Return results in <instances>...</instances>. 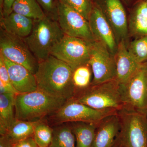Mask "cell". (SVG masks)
<instances>
[{
    "mask_svg": "<svg viewBox=\"0 0 147 147\" xmlns=\"http://www.w3.org/2000/svg\"><path fill=\"white\" fill-rule=\"evenodd\" d=\"M11 147H38L34 138L29 137L12 144Z\"/></svg>",
    "mask_w": 147,
    "mask_h": 147,
    "instance_id": "f546056e",
    "label": "cell"
},
{
    "mask_svg": "<svg viewBox=\"0 0 147 147\" xmlns=\"http://www.w3.org/2000/svg\"><path fill=\"white\" fill-rule=\"evenodd\" d=\"M54 130L48 125L40 121L37 124L34 139L38 147H49L53 140Z\"/></svg>",
    "mask_w": 147,
    "mask_h": 147,
    "instance_id": "d4e9b609",
    "label": "cell"
},
{
    "mask_svg": "<svg viewBox=\"0 0 147 147\" xmlns=\"http://www.w3.org/2000/svg\"><path fill=\"white\" fill-rule=\"evenodd\" d=\"M90 42L65 35L51 51V55L63 61L73 71L89 62Z\"/></svg>",
    "mask_w": 147,
    "mask_h": 147,
    "instance_id": "9c48e42d",
    "label": "cell"
},
{
    "mask_svg": "<svg viewBox=\"0 0 147 147\" xmlns=\"http://www.w3.org/2000/svg\"><path fill=\"white\" fill-rule=\"evenodd\" d=\"M119 110L114 109L97 110L77 102L74 98L67 100L55 114V119L60 123L83 122L98 123Z\"/></svg>",
    "mask_w": 147,
    "mask_h": 147,
    "instance_id": "30bf717a",
    "label": "cell"
},
{
    "mask_svg": "<svg viewBox=\"0 0 147 147\" xmlns=\"http://www.w3.org/2000/svg\"><path fill=\"white\" fill-rule=\"evenodd\" d=\"M112 27L118 43L126 40L129 33L125 9L120 0H94Z\"/></svg>",
    "mask_w": 147,
    "mask_h": 147,
    "instance_id": "4fadbf2b",
    "label": "cell"
},
{
    "mask_svg": "<svg viewBox=\"0 0 147 147\" xmlns=\"http://www.w3.org/2000/svg\"><path fill=\"white\" fill-rule=\"evenodd\" d=\"M59 1L82 14L88 21L94 5V0H59Z\"/></svg>",
    "mask_w": 147,
    "mask_h": 147,
    "instance_id": "4316f807",
    "label": "cell"
},
{
    "mask_svg": "<svg viewBox=\"0 0 147 147\" xmlns=\"http://www.w3.org/2000/svg\"><path fill=\"white\" fill-rule=\"evenodd\" d=\"M121 147V146H117V147Z\"/></svg>",
    "mask_w": 147,
    "mask_h": 147,
    "instance_id": "836d02e7",
    "label": "cell"
},
{
    "mask_svg": "<svg viewBox=\"0 0 147 147\" xmlns=\"http://www.w3.org/2000/svg\"><path fill=\"white\" fill-rule=\"evenodd\" d=\"M45 16L57 21L59 0H36Z\"/></svg>",
    "mask_w": 147,
    "mask_h": 147,
    "instance_id": "83f0119b",
    "label": "cell"
},
{
    "mask_svg": "<svg viewBox=\"0 0 147 147\" xmlns=\"http://www.w3.org/2000/svg\"><path fill=\"white\" fill-rule=\"evenodd\" d=\"M78 96L74 98L77 102L97 110L123 108L120 84L116 79L83 90Z\"/></svg>",
    "mask_w": 147,
    "mask_h": 147,
    "instance_id": "277c9868",
    "label": "cell"
},
{
    "mask_svg": "<svg viewBox=\"0 0 147 147\" xmlns=\"http://www.w3.org/2000/svg\"><path fill=\"white\" fill-rule=\"evenodd\" d=\"M4 1V0H0V13H1L2 11Z\"/></svg>",
    "mask_w": 147,
    "mask_h": 147,
    "instance_id": "d6a6232c",
    "label": "cell"
},
{
    "mask_svg": "<svg viewBox=\"0 0 147 147\" xmlns=\"http://www.w3.org/2000/svg\"><path fill=\"white\" fill-rule=\"evenodd\" d=\"M0 82H1L3 84H5L6 86L9 87L15 90L11 82L8 71L4 62L2 57L1 55H0Z\"/></svg>",
    "mask_w": 147,
    "mask_h": 147,
    "instance_id": "f1b7e54d",
    "label": "cell"
},
{
    "mask_svg": "<svg viewBox=\"0 0 147 147\" xmlns=\"http://www.w3.org/2000/svg\"><path fill=\"white\" fill-rule=\"evenodd\" d=\"M88 21L94 40L102 43L115 55L118 43L113 28L102 9L95 1Z\"/></svg>",
    "mask_w": 147,
    "mask_h": 147,
    "instance_id": "7c38bea8",
    "label": "cell"
},
{
    "mask_svg": "<svg viewBox=\"0 0 147 147\" xmlns=\"http://www.w3.org/2000/svg\"><path fill=\"white\" fill-rule=\"evenodd\" d=\"M64 36L58 21L45 16L34 20L31 33L24 39L39 63L51 55L53 48Z\"/></svg>",
    "mask_w": 147,
    "mask_h": 147,
    "instance_id": "3957f363",
    "label": "cell"
},
{
    "mask_svg": "<svg viewBox=\"0 0 147 147\" xmlns=\"http://www.w3.org/2000/svg\"><path fill=\"white\" fill-rule=\"evenodd\" d=\"M16 94L13 93L0 94V134H6L15 119V103Z\"/></svg>",
    "mask_w": 147,
    "mask_h": 147,
    "instance_id": "d6986e66",
    "label": "cell"
},
{
    "mask_svg": "<svg viewBox=\"0 0 147 147\" xmlns=\"http://www.w3.org/2000/svg\"><path fill=\"white\" fill-rule=\"evenodd\" d=\"M92 71L89 64L80 66L74 70L72 80L76 90H83L90 86Z\"/></svg>",
    "mask_w": 147,
    "mask_h": 147,
    "instance_id": "cb8c5ba5",
    "label": "cell"
},
{
    "mask_svg": "<svg viewBox=\"0 0 147 147\" xmlns=\"http://www.w3.org/2000/svg\"><path fill=\"white\" fill-rule=\"evenodd\" d=\"M75 142L71 126L64 125L54 130L53 140L49 147H76Z\"/></svg>",
    "mask_w": 147,
    "mask_h": 147,
    "instance_id": "603a6c76",
    "label": "cell"
},
{
    "mask_svg": "<svg viewBox=\"0 0 147 147\" xmlns=\"http://www.w3.org/2000/svg\"><path fill=\"white\" fill-rule=\"evenodd\" d=\"M127 1H130V0H127Z\"/></svg>",
    "mask_w": 147,
    "mask_h": 147,
    "instance_id": "e575fe53",
    "label": "cell"
},
{
    "mask_svg": "<svg viewBox=\"0 0 147 147\" xmlns=\"http://www.w3.org/2000/svg\"><path fill=\"white\" fill-rule=\"evenodd\" d=\"M120 128L118 112L106 117L98 124L93 147H114Z\"/></svg>",
    "mask_w": 147,
    "mask_h": 147,
    "instance_id": "2e32d148",
    "label": "cell"
},
{
    "mask_svg": "<svg viewBox=\"0 0 147 147\" xmlns=\"http://www.w3.org/2000/svg\"><path fill=\"white\" fill-rule=\"evenodd\" d=\"M89 43V64L94 76L90 85L94 86L116 79L115 56L100 42L94 40Z\"/></svg>",
    "mask_w": 147,
    "mask_h": 147,
    "instance_id": "ba28073f",
    "label": "cell"
},
{
    "mask_svg": "<svg viewBox=\"0 0 147 147\" xmlns=\"http://www.w3.org/2000/svg\"><path fill=\"white\" fill-rule=\"evenodd\" d=\"M126 41L122 40L119 42L117 52L114 55L116 67V79L120 84L125 83L142 64L138 62L129 53Z\"/></svg>",
    "mask_w": 147,
    "mask_h": 147,
    "instance_id": "9a60e30c",
    "label": "cell"
},
{
    "mask_svg": "<svg viewBox=\"0 0 147 147\" xmlns=\"http://www.w3.org/2000/svg\"><path fill=\"white\" fill-rule=\"evenodd\" d=\"M12 142L6 135H1L0 138V147H11Z\"/></svg>",
    "mask_w": 147,
    "mask_h": 147,
    "instance_id": "1f68e13d",
    "label": "cell"
},
{
    "mask_svg": "<svg viewBox=\"0 0 147 147\" xmlns=\"http://www.w3.org/2000/svg\"><path fill=\"white\" fill-rule=\"evenodd\" d=\"M66 101L38 90L18 94L15 98V119L31 121H39L49 114L56 113Z\"/></svg>",
    "mask_w": 147,
    "mask_h": 147,
    "instance_id": "7a4b0ae2",
    "label": "cell"
},
{
    "mask_svg": "<svg viewBox=\"0 0 147 147\" xmlns=\"http://www.w3.org/2000/svg\"><path fill=\"white\" fill-rule=\"evenodd\" d=\"M12 11L34 20L46 16L36 0H16L12 6Z\"/></svg>",
    "mask_w": 147,
    "mask_h": 147,
    "instance_id": "7402d4cb",
    "label": "cell"
},
{
    "mask_svg": "<svg viewBox=\"0 0 147 147\" xmlns=\"http://www.w3.org/2000/svg\"><path fill=\"white\" fill-rule=\"evenodd\" d=\"M129 51L140 63L147 61V35L140 36L129 43Z\"/></svg>",
    "mask_w": 147,
    "mask_h": 147,
    "instance_id": "484cf974",
    "label": "cell"
},
{
    "mask_svg": "<svg viewBox=\"0 0 147 147\" xmlns=\"http://www.w3.org/2000/svg\"><path fill=\"white\" fill-rule=\"evenodd\" d=\"M0 21L1 28L24 39L30 34L34 24V20L31 18L13 12L1 18Z\"/></svg>",
    "mask_w": 147,
    "mask_h": 147,
    "instance_id": "e0dca14e",
    "label": "cell"
},
{
    "mask_svg": "<svg viewBox=\"0 0 147 147\" xmlns=\"http://www.w3.org/2000/svg\"><path fill=\"white\" fill-rule=\"evenodd\" d=\"M57 21L65 35L88 42L94 40L88 21L82 14L60 1Z\"/></svg>",
    "mask_w": 147,
    "mask_h": 147,
    "instance_id": "8fae6325",
    "label": "cell"
},
{
    "mask_svg": "<svg viewBox=\"0 0 147 147\" xmlns=\"http://www.w3.org/2000/svg\"><path fill=\"white\" fill-rule=\"evenodd\" d=\"M40 121H27L15 119L9 129L7 136L12 144L32 137Z\"/></svg>",
    "mask_w": 147,
    "mask_h": 147,
    "instance_id": "44dd1931",
    "label": "cell"
},
{
    "mask_svg": "<svg viewBox=\"0 0 147 147\" xmlns=\"http://www.w3.org/2000/svg\"><path fill=\"white\" fill-rule=\"evenodd\" d=\"M123 108L147 117V62L125 83L120 84Z\"/></svg>",
    "mask_w": 147,
    "mask_h": 147,
    "instance_id": "8992f818",
    "label": "cell"
},
{
    "mask_svg": "<svg viewBox=\"0 0 147 147\" xmlns=\"http://www.w3.org/2000/svg\"><path fill=\"white\" fill-rule=\"evenodd\" d=\"M118 113L121 128L114 147H147V117L124 108Z\"/></svg>",
    "mask_w": 147,
    "mask_h": 147,
    "instance_id": "5b68a950",
    "label": "cell"
},
{
    "mask_svg": "<svg viewBox=\"0 0 147 147\" xmlns=\"http://www.w3.org/2000/svg\"><path fill=\"white\" fill-rule=\"evenodd\" d=\"M128 30L133 36L147 35V0L140 1L132 9Z\"/></svg>",
    "mask_w": 147,
    "mask_h": 147,
    "instance_id": "ac0fdd59",
    "label": "cell"
},
{
    "mask_svg": "<svg viewBox=\"0 0 147 147\" xmlns=\"http://www.w3.org/2000/svg\"><path fill=\"white\" fill-rule=\"evenodd\" d=\"M98 123H72L71 127L76 139V147H93Z\"/></svg>",
    "mask_w": 147,
    "mask_h": 147,
    "instance_id": "ffe728a7",
    "label": "cell"
},
{
    "mask_svg": "<svg viewBox=\"0 0 147 147\" xmlns=\"http://www.w3.org/2000/svg\"><path fill=\"white\" fill-rule=\"evenodd\" d=\"M73 72L67 64L50 55L38 63L34 74L37 90L67 101L72 99L76 91L72 80Z\"/></svg>",
    "mask_w": 147,
    "mask_h": 147,
    "instance_id": "6da1fadb",
    "label": "cell"
},
{
    "mask_svg": "<svg viewBox=\"0 0 147 147\" xmlns=\"http://www.w3.org/2000/svg\"><path fill=\"white\" fill-rule=\"evenodd\" d=\"M0 53L15 63L21 65L35 73L38 62L24 38L0 28Z\"/></svg>",
    "mask_w": 147,
    "mask_h": 147,
    "instance_id": "52a82bcc",
    "label": "cell"
},
{
    "mask_svg": "<svg viewBox=\"0 0 147 147\" xmlns=\"http://www.w3.org/2000/svg\"><path fill=\"white\" fill-rule=\"evenodd\" d=\"M5 64L11 82L18 94H24L37 90L36 80L34 74L24 66L9 61L3 56Z\"/></svg>",
    "mask_w": 147,
    "mask_h": 147,
    "instance_id": "5bb4252c",
    "label": "cell"
},
{
    "mask_svg": "<svg viewBox=\"0 0 147 147\" xmlns=\"http://www.w3.org/2000/svg\"><path fill=\"white\" fill-rule=\"evenodd\" d=\"M16 0H4L2 11L1 13V18L10 14L12 11V6Z\"/></svg>",
    "mask_w": 147,
    "mask_h": 147,
    "instance_id": "4dcf8cb0",
    "label": "cell"
}]
</instances>
